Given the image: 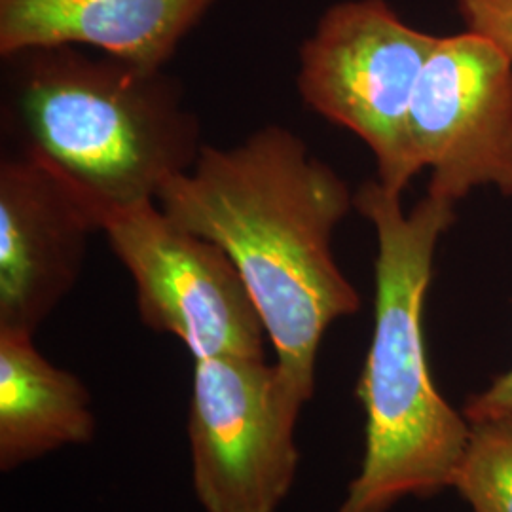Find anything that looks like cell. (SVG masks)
I'll return each mask as SVG.
<instances>
[{
  "label": "cell",
  "mask_w": 512,
  "mask_h": 512,
  "mask_svg": "<svg viewBox=\"0 0 512 512\" xmlns=\"http://www.w3.org/2000/svg\"><path fill=\"white\" fill-rule=\"evenodd\" d=\"M304 404L264 357L194 361L186 429L203 511L277 512L298 473Z\"/></svg>",
  "instance_id": "cell-5"
},
{
  "label": "cell",
  "mask_w": 512,
  "mask_h": 512,
  "mask_svg": "<svg viewBox=\"0 0 512 512\" xmlns=\"http://www.w3.org/2000/svg\"><path fill=\"white\" fill-rule=\"evenodd\" d=\"M353 196L296 133L270 124L234 147L205 145L196 165L156 198L177 226L232 258L274 346L275 366L304 403L315 393L325 332L361 310V294L332 253Z\"/></svg>",
  "instance_id": "cell-1"
},
{
  "label": "cell",
  "mask_w": 512,
  "mask_h": 512,
  "mask_svg": "<svg viewBox=\"0 0 512 512\" xmlns=\"http://www.w3.org/2000/svg\"><path fill=\"white\" fill-rule=\"evenodd\" d=\"M465 31L490 40L512 61V0H456Z\"/></svg>",
  "instance_id": "cell-12"
},
{
  "label": "cell",
  "mask_w": 512,
  "mask_h": 512,
  "mask_svg": "<svg viewBox=\"0 0 512 512\" xmlns=\"http://www.w3.org/2000/svg\"><path fill=\"white\" fill-rule=\"evenodd\" d=\"M401 196L378 179L353 196L378 239L376 298L355 389L365 408V458L336 512H389L404 497L440 494L454 486L471 439V423L433 382L423 334L437 245L456 220V203L427 194L404 213Z\"/></svg>",
  "instance_id": "cell-3"
},
{
  "label": "cell",
  "mask_w": 512,
  "mask_h": 512,
  "mask_svg": "<svg viewBox=\"0 0 512 512\" xmlns=\"http://www.w3.org/2000/svg\"><path fill=\"white\" fill-rule=\"evenodd\" d=\"M454 488L473 512H512V414L471 423Z\"/></svg>",
  "instance_id": "cell-11"
},
{
  "label": "cell",
  "mask_w": 512,
  "mask_h": 512,
  "mask_svg": "<svg viewBox=\"0 0 512 512\" xmlns=\"http://www.w3.org/2000/svg\"><path fill=\"white\" fill-rule=\"evenodd\" d=\"M437 42L385 0H342L298 52L296 90L306 107L357 135L374 154L376 179L399 194L416 175L408 114Z\"/></svg>",
  "instance_id": "cell-4"
},
{
  "label": "cell",
  "mask_w": 512,
  "mask_h": 512,
  "mask_svg": "<svg viewBox=\"0 0 512 512\" xmlns=\"http://www.w3.org/2000/svg\"><path fill=\"white\" fill-rule=\"evenodd\" d=\"M2 61L10 152L65 184L97 230L126 209L156 202L202 154L200 120L164 69L76 46L23 50Z\"/></svg>",
  "instance_id": "cell-2"
},
{
  "label": "cell",
  "mask_w": 512,
  "mask_h": 512,
  "mask_svg": "<svg viewBox=\"0 0 512 512\" xmlns=\"http://www.w3.org/2000/svg\"><path fill=\"white\" fill-rule=\"evenodd\" d=\"M97 230L71 190L37 162L0 160V332L35 336L82 274Z\"/></svg>",
  "instance_id": "cell-8"
},
{
  "label": "cell",
  "mask_w": 512,
  "mask_h": 512,
  "mask_svg": "<svg viewBox=\"0 0 512 512\" xmlns=\"http://www.w3.org/2000/svg\"><path fill=\"white\" fill-rule=\"evenodd\" d=\"M512 414V368L497 376L492 385L469 399L463 408V416L469 423L492 420Z\"/></svg>",
  "instance_id": "cell-13"
},
{
  "label": "cell",
  "mask_w": 512,
  "mask_h": 512,
  "mask_svg": "<svg viewBox=\"0 0 512 512\" xmlns=\"http://www.w3.org/2000/svg\"><path fill=\"white\" fill-rule=\"evenodd\" d=\"M35 336L0 332V471L88 444L97 420L84 382L50 363Z\"/></svg>",
  "instance_id": "cell-10"
},
{
  "label": "cell",
  "mask_w": 512,
  "mask_h": 512,
  "mask_svg": "<svg viewBox=\"0 0 512 512\" xmlns=\"http://www.w3.org/2000/svg\"><path fill=\"white\" fill-rule=\"evenodd\" d=\"M217 0H0V57L88 46L162 71Z\"/></svg>",
  "instance_id": "cell-9"
},
{
  "label": "cell",
  "mask_w": 512,
  "mask_h": 512,
  "mask_svg": "<svg viewBox=\"0 0 512 512\" xmlns=\"http://www.w3.org/2000/svg\"><path fill=\"white\" fill-rule=\"evenodd\" d=\"M103 232L135 283L147 329L179 338L194 361L264 357L260 313L217 243L177 226L156 202L110 217Z\"/></svg>",
  "instance_id": "cell-6"
},
{
  "label": "cell",
  "mask_w": 512,
  "mask_h": 512,
  "mask_svg": "<svg viewBox=\"0 0 512 512\" xmlns=\"http://www.w3.org/2000/svg\"><path fill=\"white\" fill-rule=\"evenodd\" d=\"M416 173L427 194L450 203L478 186L512 198V61L475 33L439 37L408 114Z\"/></svg>",
  "instance_id": "cell-7"
}]
</instances>
